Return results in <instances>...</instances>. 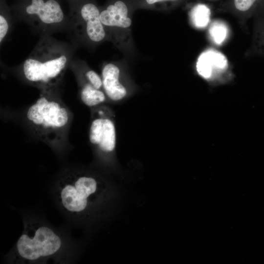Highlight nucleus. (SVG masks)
Here are the masks:
<instances>
[{
  "instance_id": "f257e3e1",
  "label": "nucleus",
  "mask_w": 264,
  "mask_h": 264,
  "mask_svg": "<svg viewBox=\"0 0 264 264\" xmlns=\"http://www.w3.org/2000/svg\"><path fill=\"white\" fill-rule=\"evenodd\" d=\"M23 230L5 255L10 264H68L75 262L79 252L77 240L66 230L57 228L39 215L25 214Z\"/></svg>"
},
{
  "instance_id": "f03ea898",
  "label": "nucleus",
  "mask_w": 264,
  "mask_h": 264,
  "mask_svg": "<svg viewBox=\"0 0 264 264\" xmlns=\"http://www.w3.org/2000/svg\"><path fill=\"white\" fill-rule=\"evenodd\" d=\"M57 208L72 225L87 224L97 210L105 202L107 187L97 178L77 168H67L60 173L50 187Z\"/></svg>"
},
{
  "instance_id": "7ed1b4c3",
  "label": "nucleus",
  "mask_w": 264,
  "mask_h": 264,
  "mask_svg": "<svg viewBox=\"0 0 264 264\" xmlns=\"http://www.w3.org/2000/svg\"><path fill=\"white\" fill-rule=\"evenodd\" d=\"M25 116L38 138L55 150L60 149L66 140L72 115L56 89L41 91Z\"/></svg>"
},
{
  "instance_id": "20e7f679",
  "label": "nucleus",
  "mask_w": 264,
  "mask_h": 264,
  "mask_svg": "<svg viewBox=\"0 0 264 264\" xmlns=\"http://www.w3.org/2000/svg\"><path fill=\"white\" fill-rule=\"evenodd\" d=\"M69 56L60 45L45 39L39 42L22 64L25 79L41 91L56 89L62 82Z\"/></svg>"
},
{
  "instance_id": "39448f33",
  "label": "nucleus",
  "mask_w": 264,
  "mask_h": 264,
  "mask_svg": "<svg viewBox=\"0 0 264 264\" xmlns=\"http://www.w3.org/2000/svg\"><path fill=\"white\" fill-rule=\"evenodd\" d=\"M129 4L125 0H113L100 12V18L105 28L117 31L128 30L132 25Z\"/></svg>"
},
{
  "instance_id": "423d86ee",
  "label": "nucleus",
  "mask_w": 264,
  "mask_h": 264,
  "mask_svg": "<svg viewBox=\"0 0 264 264\" xmlns=\"http://www.w3.org/2000/svg\"><path fill=\"white\" fill-rule=\"evenodd\" d=\"M89 141L96 145L101 151L109 153L113 151L115 146V130L113 122L110 119L99 117L91 124Z\"/></svg>"
},
{
  "instance_id": "0eeeda50",
  "label": "nucleus",
  "mask_w": 264,
  "mask_h": 264,
  "mask_svg": "<svg viewBox=\"0 0 264 264\" xmlns=\"http://www.w3.org/2000/svg\"><path fill=\"white\" fill-rule=\"evenodd\" d=\"M196 67L200 76L210 80L224 72L228 67V62L223 54L216 50H208L199 56Z\"/></svg>"
},
{
  "instance_id": "6e6552de",
  "label": "nucleus",
  "mask_w": 264,
  "mask_h": 264,
  "mask_svg": "<svg viewBox=\"0 0 264 264\" xmlns=\"http://www.w3.org/2000/svg\"><path fill=\"white\" fill-rule=\"evenodd\" d=\"M25 11L28 15L36 16L42 23L47 25L60 23L64 18L60 4L55 0H32Z\"/></svg>"
},
{
  "instance_id": "1a4fd4ad",
  "label": "nucleus",
  "mask_w": 264,
  "mask_h": 264,
  "mask_svg": "<svg viewBox=\"0 0 264 264\" xmlns=\"http://www.w3.org/2000/svg\"><path fill=\"white\" fill-rule=\"evenodd\" d=\"M81 17L86 23L88 37L92 42H100L106 37L105 28L100 18V11L92 3L85 4L80 11Z\"/></svg>"
},
{
  "instance_id": "9d476101",
  "label": "nucleus",
  "mask_w": 264,
  "mask_h": 264,
  "mask_svg": "<svg viewBox=\"0 0 264 264\" xmlns=\"http://www.w3.org/2000/svg\"><path fill=\"white\" fill-rule=\"evenodd\" d=\"M119 68L113 64L109 63L102 69L103 87L107 95L111 100L117 101L124 98L127 91L119 82Z\"/></svg>"
},
{
  "instance_id": "9b49d317",
  "label": "nucleus",
  "mask_w": 264,
  "mask_h": 264,
  "mask_svg": "<svg viewBox=\"0 0 264 264\" xmlns=\"http://www.w3.org/2000/svg\"><path fill=\"white\" fill-rule=\"evenodd\" d=\"M82 101L88 107H93L105 101L106 97L103 91L94 88L89 83L84 84L80 90Z\"/></svg>"
},
{
  "instance_id": "f8f14e48",
  "label": "nucleus",
  "mask_w": 264,
  "mask_h": 264,
  "mask_svg": "<svg viewBox=\"0 0 264 264\" xmlns=\"http://www.w3.org/2000/svg\"><path fill=\"white\" fill-rule=\"evenodd\" d=\"M209 9L203 5H198L193 9L191 18L194 24L198 27H204L207 25L210 17Z\"/></svg>"
},
{
  "instance_id": "ddd939ff",
  "label": "nucleus",
  "mask_w": 264,
  "mask_h": 264,
  "mask_svg": "<svg viewBox=\"0 0 264 264\" xmlns=\"http://www.w3.org/2000/svg\"><path fill=\"white\" fill-rule=\"evenodd\" d=\"M209 33L214 41L218 44H220L226 37L227 28L222 23L214 22L210 26Z\"/></svg>"
},
{
  "instance_id": "4468645a",
  "label": "nucleus",
  "mask_w": 264,
  "mask_h": 264,
  "mask_svg": "<svg viewBox=\"0 0 264 264\" xmlns=\"http://www.w3.org/2000/svg\"><path fill=\"white\" fill-rule=\"evenodd\" d=\"M262 0H233L236 9L242 12H246L254 9Z\"/></svg>"
},
{
  "instance_id": "2eb2a0df",
  "label": "nucleus",
  "mask_w": 264,
  "mask_h": 264,
  "mask_svg": "<svg viewBox=\"0 0 264 264\" xmlns=\"http://www.w3.org/2000/svg\"><path fill=\"white\" fill-rule=\"evenodd\" d=\"M85 77L89 83L95 88L100 89L103 86L102 80L94 71L89 70L86 72Z\"/></svg>"
},
{
  "instance_id": "dca6fc26",
  "label": "nucleus",
  "mask_w": 264,
  "mask_h": 264,
  "mask_svg": "<svg viewBox=\"0 0 264 264\" xmlns=\"http://www.w3.org/2000/svg\"><path fill=\"white\" fill-rule=\"evenodd\" d=\"M9 24L6 19L1 15L0 16V42L1 43L7 33Z\"/></svg>"
},
{
  "instance_id": "f3484780",
  "label": "nucleus",
  "mask_w": 264,
  "mask_h": 264,
  "mask_svg": "<svg viewBox=\"0 0 264 264\" xmlns=\"http://www.w3.org/2000/svg\"><path fill=\"white\" fill-rule=\"evenodd\" d=\"M179 0H140L138 3L144 4L146 6L154 7L155 5L166 2L177 1Z\"/></svg>"
},
{
  "instance_id": "a211bd4d",
  "label": "nucleus",
  "mask_w": 264,
  "mask_h": 264,
  "mask_svg": "<svg viewBox=\"0 0 264 264\" xmlns=\"http://www.w3.org/2000/svg\"></svg>"
}]
</instances>
